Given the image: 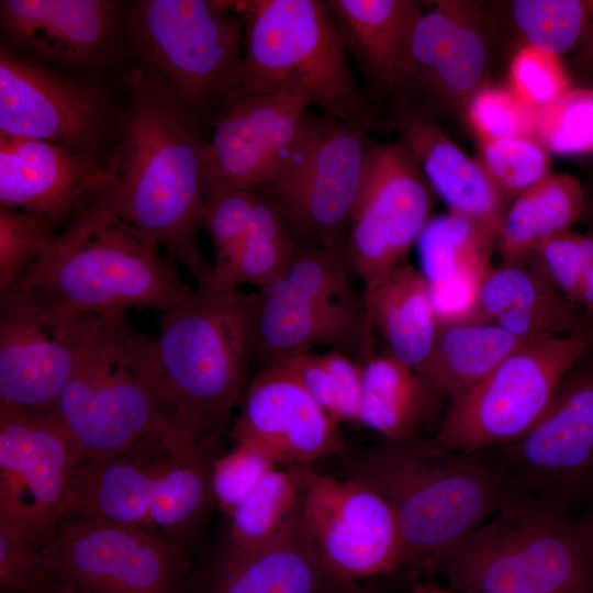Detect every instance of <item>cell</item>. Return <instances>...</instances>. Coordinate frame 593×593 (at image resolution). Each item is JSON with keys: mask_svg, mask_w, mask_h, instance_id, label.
<instances>
[{"mask_svg": "<svg viewBox=\"0 0 593 593\" xmlns=\"http://www.w3.org/2000/svg\"><path fill=\"white\" fill-rule=\"evenodd\" d=\"M105 167V195L144 238L163 246L197 284L212 275L199 246L206 209L208 143L133 70Z\"/></svg>", "mask_w": 593, "mask_h": 593, "instance_id": "obj_1", "label": "cell"}, {"mask_svg": "<svg viewBox=\"0 0 593 593\" xmlns=\"http://www.w3.org/2000/svg\"><path fill=\"white\" fill-rule=\"evenodd\" d=\"M257 294L214 282L163 313L155 337L176 441L197 448L219 441L256 355Z\"/></svg>", "mask_w": 593, "mask_h": 593, "instance_id": "obj_2", "label": "cell"}, {"mask_svg": "<svg viewBox=\"0 0 593 593\" xmlns=\"http://www.w3.org/2000/svg\"><path fill=\"white\" fill-rule=\"evenodd\" d=\"M348 478L379 493L401 538L400 571L423 572L446 547L497 514L507 502L499 473L474 452L414 437L348 456Z\"/></svg>", "mask_w": 593, "mask_h": 593, "instance_id": "obj_3", "label": "cell"}, {"mask_svg": "<svg viewBox=\"0 0 593 593\" xmlns=\"http://www.w3.org/2000/svg\"><path fill=\"white\" fill-rule=\"evenodd\" d=\"M14 288L83 314L130 309L165 313L194 290L180 278L175 261L163 258L158 246L118 214L105 190L56 233Z\"/></svg>", "mask_w": 593, "mask_h": 593, "instance_id": "obj_4", "label": "cell"}, {"mask_svg": "<svg viewBox=\"0 0 593 593\" xmlns=\"http://www.w3.org/2000/svg\"><path fill=\"white\" fill-rule=\"evenodd\" d=\"M123 46L134 71L198 133L236 102L245 24L235 2L138 0L127 3Z\"/></svg>", "mask_w": 593, "mask_h": 593, "instance_id": "obj_5", "label": "cell"}, {"mask_svg": "<svg viewBox=\"0 0 593 593\" xmlns=\"http://www.w3.org/2000/svg\"><path fill=\"white\" fill-rule=\"evenodd\" d=\"M52 415L66 429L77 466L123 455L163 434L174 411L155 339L134 328L127 312L92 314Z\"/></svg>", "mask_w": 593, "mask_h": 593, "instance_id": "obj_6", "label": "cell"}, {"mask_svg": "<svg viewBox=\"0 0 593 593\" xmlns=\"http://www.w3.org/2000/svg\"><path fill=\"white\" fill-rule=\"evenodd\" d=\"M245 55L236 101L289 91L304 96L324 118L368 130L378 116L357 86L345 44L324 1H238Z\"/></svg>", "mask_w": 593, "mask_h": 593, "instance_id": "obj_7", "label": "cell"}, {"mask_svg": "<svg viewBox=\"0 0 593 593\" xmlns=\"http://www.w3.org/2000/svg\"><path fill=\"white\" fill-rule=\"evenodd\" d=\"M426 573L456 593H593V553L575 519L516 506L455 540Z\"/></svg>", "mask_w": 593, "mask_h": 593, "instance_id": "obj_8", "label": "cell"}, {"mask_svg": "<svg viewBox=\"0 0 593 593\" xmlns=\"http://www.w3.org/2000/svg\"><path fill=\"white\" fill-rule=\"evenodd\" d=\"M588 356L567 373L532 430L474 452L503 480L505 506L573 518L593 504V359Z\"/></svg>", "mask_w": 593, "mask_h": 593, "instance_id": "obj_9", "label": "cell"}, {"mask_svg": "<svg viewBox=\"0 0 593 593\" xmlns=\"http://www.w3.org/2000/svg\"><path fill=\"white\" fill-rule=\"evenodd\" d=\"M593 348V321L527 343L482 380L447 401L435 439L465 452L515 441L548 413L571 368Z\"/></svg>", "mask_w": 593, "mask_h": 593, "instance_id": "obj_10", "label": "cell"}, {"mask_svg": "<svg viewBox=\"0 0 593 593\" xmlns=\"http://www.w3.org/2000/svg\"><path fill=\"white\" fill-rule=\"evenodd\" d=\"M57 593H187L189 550L134 525L65 515L40 549Z\"/></svg>", "mask_w": 593, "mask_h": 593, "instance_id": "obj_11", "label": "cell"}, {"mask_svg": "<svg viewBox=\"0 0 593 593\" xmlns=\"http://www.w3.org/2000/svg\"><path fill=\"white\" fill-rule=\"evenodd\" d=\"M368 141L359 126L313 116L295 166L255 189L286 219L296 245L344 247L367 175Z\"/></svg>", "mask_w": 593, "mask_h": 593, "instance_id": "obj_12", "label": "cell"}, {"mask_svg": "<svg viewBox=\"0 0 593 593\" xmlns=\"http://www.w3.org/2000/svg\"><path fill=\"white\" fill-rule=\"evenodd\" d=\"M76 467L57 417L0 401V525L41 549L68 512Z\"/></svg>", "mask_w": 593, "mask_h": 593, "instance_id": "obj_13", "label": "cell"}, {"mask_svg": "<svg viewBox=\"0 0 593 593\" xmlns=\"http://www.w3.org/2000/svg\"><path fill=\"white\" fill-rule=\"evenodd\" d=\"M368 147L367 175L344 244L348 267L365 286L405 261L437 198L401 139L369 137Z\"/></svg>", "mask_w": 593, "mask_h": 593, "instance_id": "obj_14", "label": "cell"}, {"mask_svg": "<svg viewBox=\"0 0 593 593\" xmlns=\"http://www.w3.org/2000/svg\"><path fill=\"white\" fill-rule=\"evenodd\" d=\"M91 315L30 290L0 293V401L53 414Z\"/></svg>", "mask_w": 593, "mask_h": 593, "instance_id": "obj_15", "label": "cell"}, {"mask_svg": "<svg viewBox=\"0 0 593 593\" xmlns=\"http://www.w3.org/2000/svg\"><path fill=\"white\" fill-rule=\"evenodd\" d=\"M302 522L331 571L348 583L400 572L401 538L385 500L367 484L303 467Z\"/></svg>", "mask_w": 593, "mask_h": 593, "instance_id": "obj_16", "label": "cell"}, {"mask_svg": "<svg viewBox=\"0 0 593 593\" xmlns=\"http://www.w3.org/2000/svg\"><path fill=\"white\" fill-rule=\"evenodd\" d=\"M109 107L93 87L5 45L0 48V133L67 147L105 165Z\"/></svg>", "mask_w": 593, "mask_h": 593, "instance_id": "obj_17", "label": "cell"}, {"mask_svg": "<svg viewBox=\"0 0 593 593\" xmlns=\"http://www.w3.org/2000/svg\"><path fill=\"white\" fill-rule=\"evenodd\" d=\"M307 99L289 91L239 99L213 124L206 191L253 190L287 175L310 139Z\"/></svg>", "mask_w": 593, "mask_h": 593, "instance_id": "obj_18", "label": "cell"}, {"mask_svg": "<svg viewBox=\"0 0 593 593\" xmlns=\"http://www.w3.org/2000/svg\"><path fill=\"white\" fill-rule=\"evenodd\" d=\"M488 45L473 4L436 1L413 29L396 97L434 110H465L484 86Z\"/></svg>", "mask_w": 593, "mask_h": 593, "instance_id": "obj_19", "label": "cell"}, {"mask_svg": "<svg viewBox=\"0 0 593 593\" xmlns=\"http://www.w3.org/2000/svg\"><path fill=\"white\" fill-rule=\"evenodd\" d=\"M233 436L279 467L311 466L346 452L338 423L277 362L266 365L248 385Z\"/></svg>", "mask_w": 593, "mask_h": 593, "instance_id": "obj_20", "label": "cell"}, {"mask_svg": "<svg viewBox=\"0 0 593 593\" xmlns=\"http://www.w3.org/2000/svg\"><path fill=\"white\" fill-rule=\"evenodd\" d=\"M126 5L112 0H2L0 25L14 45L46 60L97 67L124 48Z\"/></svg>", "mask_w": 593, "mask_h": 593, "instance_id": "obj_21", "label": "cell"}, {"mask_svg": "<svg viewBox=\"0 0 593 593\" xmlns=\"http://www.w3.org/2000/svg\"><path fill=\"white\" fill-rule=\"evenodd\" d=\"M108 184L100 161L51 142L0 133V208L67 225Z\"/></svg>", "mask_w": 593, "mask_h": 593, "instance_id": "obj_22", "label": "cell"}, {"mask_svg": "<svg viewBox=\"0 0 593 593\" xmlns=\"http://www.w3.org/2000/svg\"><path fill=\"white\" fill-rule=\"evenodd\" d=\"M356 583L336 577L300 521L273 541L251 550L222 545L187 593H340Z\"/></svg>", "mask_w": 593, "mask_h": 593, "instance_id": "obj_23", "label": "cell"}, {"mask_svg": "<svg viewBox=\"0 0 593 593\" xmlns=\"http://www.w3.org/2000/svg\"><path fill=\"white\" fill-rule=\"evenodd\" d=\"M395 101L385 126L399 134L437 197L450 213L473 220L497 235L508 199L481 165L441 131L432 112L403 97Z\"/></svg>", "mask_w": 593, "mask_h": 593, "instance_id": "obj_24", "label": "cell"}, {"mask_svg": "<svg viewBox=\"0 0 593 593\" xmlns=\"http://www.w3.org/2000/svg\"><path fill=\"white\" fill-rule=\"evenodd\" d=\"M367 334L363 302L265 289L257 294L256 355L266 365L317 346L361 350Z\"/></svg>", "mask_w": 593, "mask_h": 593, "instance_id": "obj_25", "label": "cell"}, {"mask_svg": "<svg viewBox=\"0 0 593 593\" xmlns=\"http://www.w3.org/2000/svg\"><path fill=\"white\" fill-rule=\"evenodd\" d=\"M480 310L486 322L525 339L569 335L593 321L526 257L492 267Z\"/></svg>", "mask_w": 593, "mask_h": 593, "instance_id": "obj_26", "label": "cell"}, {"mask_svg": "<svg viewBox=\"0 0 593 593\" xmlns=\"http://www.w3.org/2000/svg\"><path fill=\"white\" fill-rule=\"evenodd\" d=\"M324 4L365 76L396 96L422 4L409 0H328Z\"/></svg>", "mask_w": 593, "mask_h": 593, "instance_id": "obj_27", "label": "cell"}, {"mask_svg": "<svg viewBox=\"0 0 593 593\" xmlns=\"http://www.w3.org/2000/svg\"><path fill=\"white\" fill-rule=\"evenodd\" d=\"M366 323L388 344L390 355L417 372L434 348L439 325L428 283L404 261L365 286Z\"/></svg>", "mask_w": 593, "mask_h": 593, "instance_id": "obj_28", "label": "cell"}, {"mask_svg": "<svg viewBox=\"0 0 593 593\" xmlns=\"http://www.w3.org/2000/svg\"><path fill=\"white\" fill-rule=\"evenodd\" d=\"M490 322L439 326L430 356L416 372L438 406L470 388L529 342Z\"/></svg>", "mask_w": 593, "mask_h": 593, "instance_id": "obj_29", "label": "cell"}, {"mask_svg": "<svg viewBox=\"0 0 593 593\" xmlns=\"http://www.w3.org/2000/svg\"><path fill=\"white\" fill-rule=\"evenodd\" d=\"M584 192L568 174L549 175L519 193L508 205L496 235L501 264L519 260L581 217Z\"/></svg>", "mask_w": 593, "mask_h": 593, "instance_id": "obj_30", "label": "cell"}, {"mask_svg": "<svg viewBox=\"0 0 593 593\" xmlns=\"http://www.w3.org/2000/svg\"><path fill=\"white\" fill-rule=\"evenodd\" d=\"M419 376L392 355L368 356L362 365L359 423L384 440L418 437V427L435 411Z\"/></svg>", "mask_w": 593, "mask_h": 593, "instance_id": "obj_31", "label": "cell"}, {"mask_svg": "<svg viewBox=\"0 0 593 593\" xmlns=\"http://www.w3.org/2000/svg\"><path fill=\"white\" fill-rule=\"evenodd\" d=\"M295 247L286 219L257 192L240 237L226 261L212 268L211 279L228 287L253 284L264 290L283 272Z\"/></svg>", "mask_w": 593, "mask_h": 593, "instance_id": "obj_32", "label": "cell"}, {"mask_svg": "<svg viewBox=\"0 0 593 593\" xmlns=\"http://www.w3.org/2000/svg\"><path fill=\"white\" fill-rule=\"evenodd\" d=\"M304 466L279 467L231 515L223 544L233 550H251L282 536L301 518Z\"/></svg>", "mask_w": 593, "mask_h": 593, "instance_id": "obj_33", "label": "cell"}, {"mask_svg": "<svg viewBox=\"0 0 593 593\" xmlns=\"http://www.w3.org/2000/svg\"><path fill=\"white\" fill-rule=\"evenodd\" d=\"M421 271L427 283L465 276H486L496 234L468 217L449 213L430 217L417 240Z\"/></svg>", "mask_w": 593, "mask_h": 593, "instance_id": "obj_34", "label": "cell"}, {"mask_svg": "<svg viewBox=\"0 0 593 593\" xmlns=\"http://www.w3.org/2000/svg\"><path fill=\"white\" fill-rule=\"evenodd\" d=\"M273 362L294 376L336 423H359L362 365L340 350L309 351Z\"/></svg>", "mask_w": 593, "mask_h": 593, "instance_id": "obj_35", "label": "cell"}, {"mask_svg": "<svg viewBox=\"0 0 593 593\" xmlns=\"http://www.w3.org/2000/svg\"><path fill=\"white\" fill-rule=\"evenodd\" d=\"M506 7L526 45L559 57L575 49L593 22V0H514Z\"/></svg>", "mask_w": 593, "mask_h": 593, "instance_id": "obj_36", "label": "cell"}, {"mask_svg": "<svg viewBox=\"0 0 593 593\" xmlns=\"http://www.w3.org/2000/svg\"><path fill=\"white\" fill-rule=\"evenodd\" d=\"M532 138L548 153L593 152V89L573 86L557 101L537 110Z\"/></svg>", "mask_w": 593, "mask_h": 593, "instance_id": "obj_37", "label": "cell"}, {"mask_svg": "<svg viewBox=\"0 0 593 593\" xmlns=\"http://www.w3.org/2000/svg\"><path fill=\"white\" fill-rule=\"evenodd\" d=\"M478 163L507 199L550 175L548 152L527 136L480 141Z\"/></svg>", "mask_w": 593, "mask_h": 593, "instance_id": "obj_38", "label": "cell"}, {"mask_svg": "<svg viewBox=\"0 0 593 593\" xmlns=\"http://www.w3.org/2000/svg\"><path fill=\"white\" fill-rule=\"evenodd\" d=\"M55 228L37 214L0 208V293L15 287L56 235Z\"/></svg>", "mask_w": 593, "mask_h": 593, "instance_id": "obj_39", "label": "cell"}, {"mask_svg": "<svg viewBox=\"0 0 593 593\" xmlns=\"http://www.w3.org/2000/svg\"><path fill=\"white\" fill-rule=\"evenodd\" d=\"M573 86L561 57L530 45L521 47L510 64L508 89L536 111L557 101Z\"/></svg>", "mask_w": 593, "mask_h": 593, "instance_id": "obj_40", "label": "cell"}, {"mask_svg": "<svg viewBox=\"0 0 593 593\" xmlns=\"http://www.w3.org/2000/svg\"><path fill=\"white\" fill-rule=\"evenodd\" d=\"M465 113L480 141L533 135L536 110L508 87L482 86L471 97Z\"/></svg>", "mask_w": 593, "mask_h": 593, "instance_id": "obj_41", "label": "cell"}, {"mask_svg": "<svg viewBox=\"0 0 593 593\" xmlns=\"http://www.w3.org/2000/svg\"><path fill=\"white\" fill-rule=\"evenodd\" d=\"M279 466L261 449L246 441L217 456L212 467L216 504L230 516Z\"/></svg>", "mask_w": 593, "mask_h": 593, "instance_id": "obj_42", "label": "cell"}, {"mask_svg": "<svg viewBox=\"0 0 593 593\" xmlns=\"http://www.w3.org/2000/svg\"><path fill=\"white\" fill-rule=\"evenodd\" d=\"M590 233L567 231L544 242L524 257L533 261L567 298L579 304Z\"/></svg>", "mask_w": 593, "mask_h": 593, "instance_id": "obj_43", "label": "cell"}, {"mask_svg": "<svg viewBox=\"0 0 593 593\" xmlns=\"http://www.w3.org/2000/svg\"><path fill=\"white\" fill-rule=\"evenodd\" d=\"M256 200L257 192L254 189L206 191L203 231L210 235L214 250L212 268L222 266L230 256Z\"/></svg>", "mask_w": 593, "mask_h": 593, "instance_id": "obj_44", "label": "cell"}, {"mask_svg": "<svg viewBox=\"0 0 593 593\" xmlns=\"http://www.w3.org/2000/svg\"><path fill=\"white\" fill-rule=\"evenodd\" d=\"M0 585L20 593H57L40 549L0 525Z\"/></svg>", "mask_w": 593, "mask_h": 593, "instance_id": "obj_45", "label": "cell"}, {"mask_svg": "<svg viewBox=\"0 0 593 593\" xmlns=\"http://www.w3.org/2000/svg\"><path fill=\"white\" fill-rule=\"evenodd\" d=\"M564 65L575 87L593 89V22Z\"/></svg>", "mask_w": 593, "mask_h": 593, "instance_id": "obj_46", "label": "cell"}, {"mask_svg": "<svg viewBox=\"0 0 593 593\" xmlns=\"http://www.w3.org/2000/svg\"><path fill=\"white\" fill-rule=\"evenodd\" d=\"M591 242L588 259L582 272L579 305L593 320V232H589Z\"/></svg>", "mask_w": 593, "mask_h": 593, "instance_id": "obj_47", "label": "cell"}, {"mask_svg": "<svg viewBox=\"0 0 593 593\" xmlns=\"http://www.w3.org/2000/svg\"><path fill=\"white\" fill-rule=\"evenodd\" d=\"M573 518L593 553V504Z\"/></svg>", "mask_w": 593, "mask_h": 593, "instance_id": "obj_48", "label": "cell"}, {"mask_svg": "<svg viewBox=\"0 0 593 593\" xmlns=\"http://www.w3.org/2000/svg\"><path fill=\"white\" fill-rule=\"evenodd\" d=\"M411 593H456L452 589L440 586L434 582L415 581L411 588Z\"/></svg>", "mask_w": 593, "mask_h": 593, "instance_id": "obj_49", "label": "cell"}, {"mask_svg": "<svg viewBox=\"0 0 593 593\" xmlns=\"http://www.w3.org/2000/svg\"><path fill=\"white\" fill-rule=\"evenodd\" d=\"M340 593H379L374 589H371L366 585H361L358 583L347 588L346 590L342 591Z\"/></svg>", "mask_w": 593, "mask_h": 593, "instance_id": "obj_50", "label": "cell"}, {"mask_svg": "<svg viewBox=\"0 0 593 593\" xmlns=\"http://www.w3.org/2000/svg\"><path fill=\"white\" fill-rule=\"evenodd\" d=\"M591 231L593 232V219H592V224H591Z\"/></svg>", "mask_w": 593, "mask_h": 593, "instance_id": "obj_51", "label": "cell"}, {"mask_svg": "<svg viewBox=\"0 0 593 593\" xmlns=\"http://www.w3.org/2000/svg\"><path fill=\"white\" fill-rule=\"evenodd\" d=\"M66 593H85V592H66Z\"/></svg>", "mask_w": 593, "mask_h": 593, "instance_id": "obj_52", "label": "cell"}]
</instances>
